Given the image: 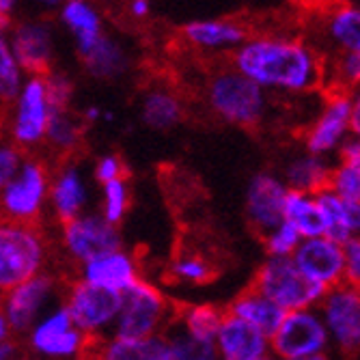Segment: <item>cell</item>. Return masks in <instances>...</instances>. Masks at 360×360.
I'll use <instances>...</instances> for the list:
<instances>
[{
  "instance_id": "6da1fadb",
  "label": "cell",
  "mask_w": 360,
  "mask_h": 360,
  "mask_svg": "<svg viewBox=\"0 0 360 360\" xmlns=\"http://www.w3.org/2000/svg\"><path fill=\"white\" fill-rule=\"evenodd\" d=\"M231 68L264 91L307 93L323 80L319 54L289 37H248L233 50Z\"/></svg>"
},
{
  "instance_id": "7a4b0ae2",
  "label": "cell",
  "mask_w": 360,
  "mask_h": 360,
  "mask_svg": "<svg viewBox=\"0 0 360 360\" xmlns=\"http://www.w3.org/2000/svg\"><path fill=\"white\" fill-rule=\"evenodd\" d=\"M46 264L48 238L37 224L0 220V298L44 274Z\"/></svg>"
},
{
  "instance_id": "3957f363",
  "label": "cell",
  "mask_w": 360,
  "mask_h": 360,
  "mask_svg": "<svg viewBox=\"0 0 360 360\" xmlns=\"http://www.w3.org/2000/svg\"><path fill=\"white\" fill-rule=\"evenodd\" d=\"M205 97L216 117L240 127L259 125L268 108V93L238 74L233 68L212 72L205 86Z\"/></svg>"
},
{
  "instance_id": "277c9868",
  "label": "cell",
  "mask_w": 360,
  "mask_h": 360,
  "mask_svg": "<svg viewBox=\"0 0 360 360\" xmlns=\"http://www.w3.org/2000/svg\"><path fill=\"white\" fill-rule=\"evenodd\" d=\"M175 307L155 285L141 278L123 293V304L115 319V339L141 341L165 335L173 323Z\"/></svg>"
},
{
  "instance_id": "5b68a950",
  "label": "cell",
  "mask_w": 360,
  "mask_h": 360,
  "mask_svg": "<svg viewBox=\"0 0 360 360\" xmlns=\"http://www.w3.org/2000/svg\"><path fill=\"white\" fill-rule=\"evenodd\" d=\"M250 287L274 302L283 313L317 309L326 296L323 287L304 278L291 259L281 257H268Z\"/></svg>"
},
{
  "instance_id": "8992f818",
  "label": "cell",
  "mask_w": 360,
  "mask_h": 360,
  "mask_svg": "<svg viewBox=\"0 0 360 360\" xmlns=\"http://www.w3.org/2000/svg\"><path fill=\"white\" fill-rule=\"evenodd\" d=\"M52 173L39 158L22 162L20 173L0 192V220L37 224L50 194Z\"/></svg>"
},
{
  "instance_id": "52a82bcc",
  "label": "cell",
  "mask_w": 360,
  "mask_h": 360,
  "mask_svg": "<svg viewBox=\"0 0 360 360\" xmlns=\"http://www.w3.org/2000/svg\"><path fill=\"white\" fill-rule=\"evenodd\" d=\"M48 123L50 104L46 95V82L44 78H28L5 121L9 143L22 153H32L44 147Z\"/></svg>"
},
{
  "instance_id": "ba28073f",
  "label": "cell",
  "mask_w": 360,
  "mask_h": 360,
  "mask_svg": "<svg viewBox=\"0 0 360 360\" xmlns=\"http://www.w3.org/2000/svg\"><path fill=\"white\" fill-rule=\"evenodd\" d=\"M123 296L102 287L84 283L82 278H74L68 285L63 309L70 313L76 328L86 337H102V333L110 326L121 311Z\"/></svg>"
},
{
  "instance_id": "9c48e42d",
  "label": "cell",
  "mask_w": 360,
  "mask_h": 360,
  "mask_svg": "<svg viewBox=\"0 0 360 360\" xmlns=\"http://www.w3.org/2000/svg\"><path fill=\"white\" fill-rule=\"evenodd\" d=\"M328 347L330 339L317 309L285 313L276 333L270 337V352L278 360L326 354Z\"/></svg>"
},
{
  "instance_id": "30bf717a",
  "label": "cell",
  "mask_w": 360,
  "mask_h": 360,
  "mask_svg": "<svg viewBox=\"0 0 360 360\" xmlns=\"http://www.w3.org/2000/svg\"><path fill=\"white\" fill-rule=\"evenodd\" d=\"M91 339L76 328L63 307L28 330V347L46 360H84Z\"/></svg>"
},
{
  "instance_id": "8fae6325",
  "label": "cell",
  "mask_w": 360,
  "mask_h": 360,
  "mask_svg": "<svg viewBox=\"0 0 360 360\" xmlns=\"http://www.w3.org/2000/svg\"><path fill=\"white\" fill-rule=\"evenodd\" d=\"M330 345L343 354L360 352V298L352 285L341 283L326 291L317 307Z\"/></svg>"
},
{
  "instance_id": "7c38bea8",
  "label": "cell",
  "mask_w": 360,
  "mask_h": 360,
  "mask_svg": "<svg viewBox=\"0 0 360 360\" xmlns=\"http://www.w3.org/2000/svg\"><path fill=\"white\" fill-rule=\"evenodd\" d=\"M60 240L68 255L80 266L100 255L121 250L119 229L108 224L102 216H78L60 224Z\"/></svg>"
},
{
  "instance_id": "4fadbf2b",
  "label": "cell",
  "mask_w": 360,
  "mask_h": 360,
  "mask_svg": "<svg viewBox=\"0 0 360 360\" xmlns=\"http://www.w3.org/2000/svg\"><path fill=\"white\" fill-rule=\"evenodd\" d=\"M349 117H352V95L345 91H333L326 100L315 123L307 129L304 145L307 153L328 158L337 153L343 141L349 136Z\"/></svg>"
},
{
  "instance_id": "5bb4252c",
  "label": "cell",
  "mask_w": 360,
  "mask_h": 360,
  "mask_svg": "<svg viewBox=\"0 0 360 360\" xmlns=\"http://www.w3.org/2000/svg\"><path fill=\"white\" fill-rule=\"evenodd\" d=\"M291 261L302 272L304 278L323 287L326 291L345 283V255L343 246L328 238L302 240Z\"/></svg>"
},
{
  "instance_id": "9a60e30c",
  "label": "cell",
  "mask_w": 360,
  "mask_h": 360,
  "mask_svg": "<svg viewBox=\"0 0 360 360\" xmlns=\"http://www.w3.org/2000/svg\"><path fill=\"white\" fill-rule=\"evenodd\" d=\"M9 46L28 78H44L52 72V30L46 22H20L9 32Z\"/></svg>"
},
{
  "instance_id": "2e32d148",
  "label": "cell",
  "mask_w": 360,
  "mask_h": 360,
  "mask_svg": "<svg viewBox=\"0 0 360 360\" xmlns=\"http://www.w3.org/2000/svg\"><path fill=\"white\" fill-rule=\"evenodd\" d=\"M52 291H54V278L44 272L22 283L20 287L11 289L5 298H0L11 335L28 333L35 326V319L41 313L44 304L50 300Z\"/></svg>"
},
{
  "instance_id": "e0dca14e",
  "label": "cell",
  "mask_w": 360,
  "mask_h": 360,
  "mask_svg": "<svg viewBox=\"0 0 360 360\" xmlns=\"http://www.w3.org/2000/svg\"><path fill=\"white\" fill-rule=\"evenodd\" d=\"M285 196H287L285 181L270 173H259L250 179L246 192V214L250 224L261 236H266L276 224L283 222Z\"/></svg>"
},
{
  "instance_id": "ac0fdd59",
  "label": "cell",
  "mask_w": 360,
  "mask_h": 360,
  "mask_svg": "<svg viewBox=\"0 0 360 360\" xmlns=\"http://www.w3.org/2000/svg\"><path fill=\"white\" fill-rule=\"evenodd\" d=\"M80 278L89 285L102 287L123 296L127 289H132L141 281V274L136 259L132 255L125 250H115L86 261L82 266Z\"/></svg>"
},
{
  "instance_id": "d6986e66",
  "label": "cell",
  "mask_w": 360,
  "mask_h": 360,
  "mask_svg": "<svg viewBox=\"0 0 360 360\" xmlns=\"http://www.w3.org/2000/svg\"><path fill=\"white\" fill-rule=\"evenodd\" d=\"M214 345L220 360H259L270 354V339L266 335L229 313L220 323Z\"/></svg>"
},
{
  "instance_id": "ffe728a7",
  "label": "cell",
  "mask_w": 360,
  "mask_h": 360,
  "mask_svg": "<svg viewBox=\"0 0 360 360\" xmlns=\"http://www.w3.org/2000/svg\"><path fill=\"white\" fill-rule=\"evenodd\" d=\"M84 360H173V354L165 335L141 341L93 337Z\"/></svg>"
},
{
  "instance_id": "44dd1931",
  "label": "cell",
  "mask_w": 360,
  "mask_h": 360,
  "mask_svg": "<svg viewBox=\"0 0 360 360\" xmlns=\"http://www.w3.org/2000/svg\"><path fill=\"white\" fill-rule=\"evenodd\" d=\"M181 39L194 50H238L248 28L238 20H194L181 28Z\"/></svg>"
},
{
  "instance_id": "7402d4cb",
  "label": "cell",
  "mask_w": 360,
  "mask_h": 360,
  "mask_svg": "<svg viewBox=\"0 0 360 360\" xmlns=\"http://www.w3.org/2000/svg\"><path fill=\"white\" fill-rule=\"evenodd\" d=\"M48 199L60 224L80 216L86 203V188L80 171L72 162H65V167L56 171V177H52Z\"/></svg>"
},
{
  "instance_id": "603a6c76",
  "label": "cell",
  "mask_w": 360,
  "mask_h": 360,
  "mask_svg": "<svg viewBox=\"0 0 360 360\" xmlns=\"http://www.w3.org/2000/svg\"><path fill=\"white\" fill-rule=\"evenodd\" d=\"M226 313L252 326L255 330L266 335L268 339L276 333V328L285 317V313L274 302H270L266 296H261L252 287L244 289L240 296L226 307Z\"/></svg>"
},
{
  "instance_id": "cb8c5ba5",
  "label": "cell",
  "mask_w": 360,
  "mask_h": 360,
  "mask_svg": "<svg viewBox=\"0 0 360 360\" xmlns=\"http://www.w3.org/2000/svg\"><path fill=\"white\" fill-rule=\"evenodd\" d=\"M60 20L74 32L78 56H84L104 37L100 13H97L93 5L84 3V0H70V3H65L60 9Z\"/></svg>"
},
{
  "instance_id": "d4e9b609",
  "label": "cell",
  "mask_w": 360,
  "mask_h": 360,
  "mask_svg": "<svg viewBox=\"0 0 360 360\" xmlns=\"http://www.w3.org/2000/svg\"><path fill=\"white\" fill-rule=\"evenodd\" d=\"M224 315H226V311H222L214 304H188V307L175 309V317H173L171 326L196 341L214 343Z\"/></svg>"
},
{
  "instance_id": "484cf974",
  "label": "cell",
  "mask_w": 360,
  "mask_h": 360,
  "mask_svg": "<svg viewBox=\"0 0 360 360\" xmlns=\"http://www.w3.org/2000/svg\"><path fill=\"white\" fill-rule=\"evenodd\" d=\"M330 162L319 155H298L291 160L285 169V186L293 192H304V194H317L319 190L328 188L330 179Z\"/></svg>"
},
{
  "instance_id": "4316f807",
  "label": "cell",
  "mask_w": 360,
  "mask_h": 360,
  "mask_svg": "<svg viewBox=\"0 0 360 360\" xmlns=\"http://www.w3.org/2000/svg\"><path fill=\"white\" fill-rule=\"evenodd\" d=\"M84 121L78 119L72 110L50 112V123L46 132V147L58 155L60 162H72V155L82 147Z\"/></svg>"
},
{
  "instance_id": "83f0119b",
  "label": "cell",
  "mask_w": 360,
  "mask_h": 360,
  "mask_svg": "<svg viewBox=\"0 0 360 360\" xmlns=\"http://www.w3.org/2000/svg\"><path fill=\"white\" fill-rule=\"evenodd\" d=\"M283 220L296 229L302 240L323 238V218L315 201V194L287 190L285 205H283Z\"/></svg>"
},
{
  "instance_id": "f1b7e54d",
  "label": "cell",
  "mask_w": 360,
  "mask_h": 360,
  "mask_svg": "<svg viewBox=\"0 0 360 360\" xmlns=\"http://www.w3.org/2000/svg\"><path fill=\"white\" fill-rule=\"evenodd\" d=\"M326 35L337 46L339 54H360V7L339 5L326 15Z\"/></svg>"
},
{
  "instance_id": "f546056e",
  "label": "cell",
  "mask_w": 360,
  "mask_h": 360,
  "mask_svg": "<svg viewBox=\"0 0 360 360\" xmlns=\"http://www.w3.org/2000/svg\"><path fill=\"white\" fill-rule=\"evenodd\" d=\"M86 72L97 80H110L125 72L127 68V56L123 48L108 35H104L97 41L95 48H91L84 56H80Z\"/></svg>"
},
{
  "instance_id": "4dcf8cb0",
  "label": "cell",
  "mask_w": 360,
  "mask_h": 360,
  "mask_svg": "<svg viewBox=\"0 0 360 360\" xmlns=\"http://www.w3.org/2000/svg\"><path fill=\"white\" fill-rule=\"evenodd\" d=\"M141 117L153 129H169L184 119V102L173 91L153 89L145 95Z\"/></svg>"
},
{
  "instance_id": "1f68e13d",
  "label": "cell",
  "mask_w": 360,
  "mask_h": 360,
  "mask_svg": "<svg viewBox=\"0 0 360 360\" xmlns=\"http://www.w3.org/2000/svg\"><path fill=\"white\" fill-rule=\"evenodd\" d=\"M24 86V72L11 52L9 35H0V119L3 125Z\"/></svg>"
},
{
  "instance_id": "d6a6232c",
  "label": "cell",
  "mask_w": 360,
  "mask_h": 360,
  "mask_svg": "<svg viewBox=\"0 0 360 360\" xmlns=\"http://www.w3.org/2000/svg\"><path fill=\"white\" fill-rule=\"evenodd\" d=\"M169 274L179 283L201 285V283H210L216 276V268L201 250H196L192 246H184L175 252Z\"/></svg>"
},
{
  "instance_id": "836d02e7",
  "label": "cell",
  "mask_w": 360,
  "mask_h": 360,
  "mask_svg": "<svg viewBox=\"0 0 360 360\" xmlns=\"http://www.w3.org/2000/svg\"><path fill=\"white\" fill-rule=\"evenodd\" d=\"M315 201L319 205L321 218H323V238H328L335 244L345 246L352 238L347 222H345V203L343 199L335 192H330L328 188H323L315 194Z\"/></svg>"
},
{
  "instance_id": "e575fe53",
  "label": "cell",
  "mask_w": 360,
  "mask_h": 360,
  "mask_svg": "<svg viewBox=\"0 0 360 360\" xmlns=\"http://www.w3.org/2000/svg\"><path fill=\"white\" fill-rule=\"evenodd\" d=\"M165 337L171 343L173 360H220L214 343L196 341V339L184 335L181 330L173 328V326L165 333Z\"/></svg>"
},
{
  "instance_id": "d590c367",
  "label": "cell",
  "mask_w": 360,
  "mask_h": 360,
  "mask_svg": "<svg viewBox=\"0 0 360 360\" xmlns=\"http://www.w3.org/2000/svg\"><path fill=\"white\" fill-rule=\"evenodd\" d=\"M328 190L339 199L360 203V162H339L330 171Z\"/></svg>"
},
{
  "instance_id": "8d00e7d4",
  "label": "cell",
  "mask_w": 360,
  "mask_h": 360,
  "mask_svg": "<svg viewBox=\"0 0 360 360\" xmlns=\"http://www.w3.org/2000/svg\"><path fill=\"white\" fill-rule=\"evenodd\" d=\"M300 242H302L300 233L289 222H285V220L281 224H276L272 231H268L264 236V244H266L268 257L291 259V255L296 252V248L300 246Z\"/></svg>"
},
{
  "instance_id": "74e56055",
  "label": "cell",
  "mask_w": 360,
  "mask_h": 360,
  "mask_svg": "<svg viewBox=\"0 0 360 360\" xmlns=\"http://www.w3.org/2000/svg\"><path fill=\"white\" fill-rule=\"evenodd\" d=\"M129 207V188H127V179H119V181H110L104 186V207H102V218L117 226Z\"/></svg>"
},
{
  "instance_id": "f35d334b",
  "label": "cell",
  "mask_w": 360,
  "mask_h": 360,
  "mask_svg": "<svg viewBox=\"0 0 360 360\" xmlns=\"http://www.w3.org/2000/svg\"><path fill=\"white\" fill-rule=\"evenodd\" d=\"M46 82V95H48V104L50 112H63V110H72V95H74V84L72 80L60 74V72H50L44 76Z\"/></svg>"
},
{
  "instance_id": "ab89813d",
  "label": "cell",
  "mask_w": 360,
  "mask_h": 360,
  "mask_svg": "<svg viewBox=\"0 0 360 360\" xmlns=\"http://www.w3.org/2000/svg\"><path fill=\"white\" fill-rule=\"evenodd\" d=\"M335 80L341 84L337 91H345L347 86H360V54H339L335 60Z\"/></svg>"
},
{
  "instance_id": "60d3db41",
  "label": "cell",
  "mask_w": 360,
  "mask_h": 360,
  "mask_svg": "<svg viewBox=\"0 0 360 360\" xmlns=\"http://www.w3.org/2000/svg\"><path fill=\"white\" fill-rule=\"evenodd\" d=\"M24 153L18 151L11 143H0V192L20 173Z\"/></svg>"
},
{
  "instance_id": "b9f144b4",
  "label": "cell",
  "mask_w": 360,
  "mask_h": 360,
  "mask_svg": "<svg viewBox=\"0 0 360 360\" xmlns=\"http://www.w3.org/2000/svg\"><path fill=\"white\" fill-rule=\"evenodd\" d=\"M125 177H127V167H125V162L117 153H108V155H102L100 160H97L95 179L100 181L102 186H106L110 181L125 179Z\"/></svg>"
},
{
  "instance_id": "7bdbcfd3",
  "label": "cell",
  "mask_w": 360,
  "mask_h": 360,
  "mask_svg": "<svg viewBox=\"0 0 360 360\" xmlns=\"http://www.w3.org/2000/svg\"><path fill=\"white\" fill-rule=\"evenodd\" d=\"M345 255V283L356 287L360 285V238L349 240L343 246Z\"/></svg>"
},
{
  "instance_id": "ee69618b",
  "label": "cell",
  "mask_w": 360,
  "mask_h": 360,
  "mask_svg": "<svg viewBox=\"0 0 360 360\" xmlns=\"http://www.w3.org/2000/svg\"><path fill=\"white\" fill-rule=\"evenodd\" d=\"M337 153H339V162H360V139L349 134Z\"/></svg>"
},
{
  "instance_id": "f6af8a7d",
  "label": "cell",
  "mask_w": 360,
  "mask_h": 360,
  "mask_svg": "<svg viewBox=\"0 0 360 360\" xmlns=\"http://www.w3.org/2000/svg\"><path fill=\"white\" fill-rule=\"evenodd\" d=\"M345 203V222L352 238L360 236V203H352V201H343Z\"/></svg>"
},
{
  "instance_id": "bcb514c9",
  "label": "cell",
  "mask_w": 360,
  "mask_h": 360,
  "mask_svg": "<svg viewBox=\"0 0 360 360\" xmlns=\"http://www.w3.org/2000/svg\"><path fill=\"white\" fill-rule=\"evenodd\" d=\"M349 134L360 139V93L352 95V117H349Z\"/></svg>"
},
{
  "instance_id": "7dc6e473",
  "label": "cell",
  "mask_w": 360,
  "mask_h": 360,
  "mask_svg": "<svg viewBox=\"0 0 360 360\" xmlns=\"http://www.w3.org/2000/svg\"><path fill=\"white\" fill-rule=\"evenodd\" d=\"M127 13L134 20H145L151 13V5L147 3V0H132V3L127 5Z\"/></svg>"
},
{
  "instance_id": "c3c4849f",
  "label": "cell",
  "mask_w": 360,
  "mask_h": 360,
  "mask_svg": "<svg viewBox=\"0 0 360 360\" xmlns=\"http://www.w3.org/2000/svg\"><path fill=\"white\" fill-rule=\"evenodd\" d=\"M0 360H18V345L13 341L0 343Z\"/></svg>"
},
{
  "instance_id": "681fc988",
  "label": "cell",
  "mask_w": 360,
  "mask_h": 360,
  "mask_svg": "<svg viewBox=\"0 0 360 360\" xmlns=\"http://www.w3.org/2000/svg\"><path fill=\"white\" fill-rule=\"evenodd\" d=\"M3 341H11V328H9V321L3 311V302H0V343Z\"/></svg>"
},
{
  "instance_id": "f907efd6",
  "label": "cell",
  "mask_w": 360,
  "mask_h": 360,
  "mask_svg": "<svg viewBox=\"0 0 360 360\" xmlns=\"http://www.w3.org/2000/svg\"><path fill=\"white\" fill-rule=\"evenodd\" d=\"M97 119H102V110L97 108V106L86 108V110H84V115H82V121H84V123H95Z\"/></svg>"
},
{
  "instance_id": "816d5d0a",
  "label": "cell",
  "mask_w": 360,
  "mask_h": 360,
  "mask_svg": "<svg viewBox=\"0 0 360 360\" xmlns=\"http://www.w3.org/2000/svg\"><path fill=\"white\" fill-rule=\"evenodd\" d=\"M13 9H15V3H13V0H0V15L11 18Z\"/></svg>"
},
{
  "instance_id": "f5cc1de1",
  "label": "cell",
  "mask_w": 360,
  "mask_h": 360,
  "mask_svg": "<svg viewBox=\"0 0 360 360\" xmlns=\"http://www.w3.org/2000/svg\"><path fill=\"white\" fill-rule=\"evenodd\" d=\"M289 360H330L328 354H315V356H302V358H289Z\"/></svg>"
},
{
  "instance_id": "db71d44e",
  "label": "cell",
  "mask_w": 360,
  "mask_h": 360,
  "mask_svg": "<svg viewBox=\"0 0 360 360\" xmlns=\"http://www.w3.org/2000/svg\"><path fill=\"white\" fill-rule=\"evenodd\" d=\"M259 360H278V358H276V356H274V354L270 352V354H266L264 358H259Z\"/></svg>"
},
{
  "instance_id": "11a10c76",
  "label": "cell",
  "mask_w": 360,
  "mask_h": 360,
  "mask_svg": "<svg viewBox=\"0 0 360 360\" xmlns=\"http://www.w3.org/2000/svg\"><path fill=\"white\" fill-rule=\"evenodd\" d=\"M354 289H356V293H358V298H360V285H356Z\"/></svg>"
},
{
  "instance_id": "9f6ffc18",
  "label": "cell",
  "mask_w": 360,
  "mask_h": 360,
  "mask_svg": "<svg viewBox=\"0 0 360 360\" xmlns=\"http://www.w3.org/2000/svg\"><path fill=\"white\" fill-rule=\"evenodd\" d=\"M18 360H30V358H18Z\"/></svg>"
}]
</instances>
